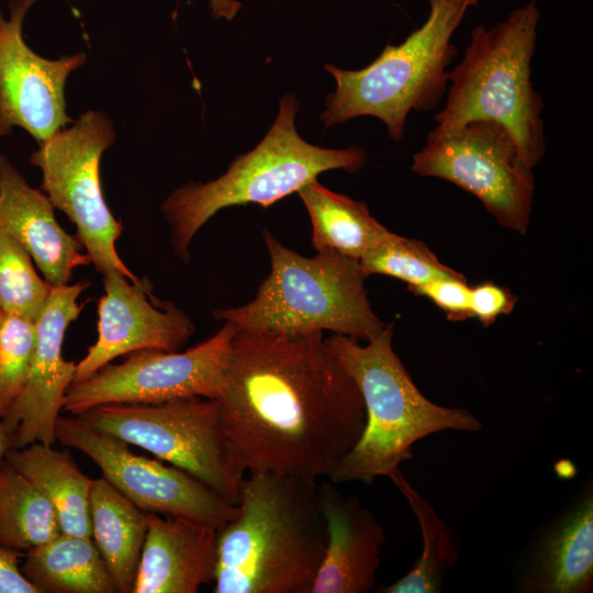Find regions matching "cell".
I'll return each mask as SVG.
<instances>
[{"mask_svg":"<svg viewBox=\"0 0 593 593\" xmlns=\"http://www.w3.org/2000/svg\"><path fill=\"white\" fill-rule=\"evenodd\" d=\"M216 401L246 473L328 477L366 423L356 382L318 331L238 328Z\"/></svg>","mask_w":593,"mask_h":593,"instance_id":"obj_1","label":"cell"},{"mask_svg":"<svg viewBox=\"0 0 593 593\" xmlns=\"http://www.w3.org/2000/svg\"><path fill=\"white\" fill-rule=\"evenodd\" d=\"M217 529L214 593H311L327 532L317 480L253 472Z\"/></svg>","mask_w":593,"mask_h":593,"instance_id":"obj_2","label":"cell"},{"mask_svg":"<svg viewBox=\"0 0 593 593\" xmlns=\"http://www.w3.org/2000/svg\"><path fill=\"white\" fill-rule=\"evenodd\" d=\"M393 333L390 323L367 345L338 334L324 339L356 382L366 413L360 438L328 475L334 484L390 479L412 458L416 441L443 430L474 433L482 426L469 411L436 404L418 390L393 350Z\"/></svg>","mask_w":593,"mask_h":593,"instance_id":"obj_3","label":"cell"},{"mask_svg":"<svg viewBox=\"0 0 593 593\" xmlns=\"http://www.w3.org/2000/svg\"><path fill=\"white\" fill-rule=\"evenodd\" d=\"M540 11L536 0L493 27L478 25L460 63L448 71V97L434 118L446 130L491 120L512 134L522 160L537 166L546 149L544 100L532 81Z\"/></svg>","mask_w":593,"mask_h":593,"instance_id":"obj_4","label":"cell"},{"mask_svg":"<svg viewBox=\"0 0 593 593\" xmlns=\"http://www.w3.org/2000/svg\"><path fill=\"white\" fill-rule=\"evenodd\" d=\"M296 112L294 96L287 94L275 123L254 149L236 157L217 179L187 183L164 201L171 246L182 261L190 260L193 237L220 210L247 203L267 208L322 172H355L366 165L367 154L360 147L323 148L305 142L295 130Z\"/></svg>","mask_w":593,"mask_h":593,"instance_id":"obj_5","label":"cell"},{"mask_svg":"<svg viewBox=\"0 0 593 593\" xmlns=\"http://www.w3.org/2000/svg\"><path fill=\"white\" fill-rule=\"evenodd\" d=\"M262 237L270 272L254 300L216 310L215 318L240 329L305 333L331 331L366 340L385 324L373 312L359 261L333 254L304 257L279 242L268 230Z\"/></svg>","mask_w":593,"mask_h":593,"instance_id":"obj_6","label":"cell"},{"mask_svg":"<svg viewBox=\"0 0 593 593\" xmlns=\"http://www.w3.org/2000/svg\"><path fill=\"white\" fill-rule=\"evenodd\" d=\"M480 0H429L424 24L399 45L388 44L359 70L325 65L336 80L322 114L325 127L370 115L380 119L393 141L403 138L411 111L435 110L447 90L457 54L451 42L469 8Z\"/></svg>","mask_w":593,"mask_h":593,"instance_id":"obj_7","label":"cell"},{"mask_svg":"<svg viewBox=\"0 0 593 593\" xmlns=\"http://www.w3.org/2000/svg\"><path fill=\"white\" fill-rule=\"evenodd\" d=\"M80 416L238 503L246 472L232 451L216 400L195 396L160 403H110Z\"/></svg>","mask_w":593,"mask_h":593,"instance_id":"obj_8","label":"cell"},{"mask_svg":"<svg viewBox=\"0 0 593 593\" xmlns=\"http://www.w3.org/2000/svg\"><path fill=\"white\" fill-rule=\"evenodd\" d=\"M115 139L112 121L100 111H87L46 141L30 156L41 169L42 190L54 208L77 227L76 237L101 275L116 270L138 286H149L123 262L115 248L123 225L105 203L100 161Z\"/></svg>","mask_w":593,"mask_h":593,"instance_id":"obj_9","label":"cell"},{"mask_svg":"<svg viewBox=\"0 0 593 593\" xmlns=\"http://www.w3.org/2000/svg\"><path fill=\"white\" fill-rule=\"evenodd\" d=\"M411 169L470 192L501 226L526 233L534 200L533 169L499 122L474 120L452 128L435 127L413 155Z\"/></svg>","mask_w":593,"mask_h":593,"instance_id":"obj_10","label":"cell"},{"mask_svg":"<svg viewBox=\"0 0 593 593\" xmlns=\"http://www.w3.org/2000/svg\"><path fill=\"white\" fill-rule=\"evenodd\" d=\"M224 322L213 336L186 351H134L123 362H110L90 378L72 382L63 410L81 415L110 403H160L195 396L216 400L238 331L236 324Z\"/></svg>","mask_w":593,"mask_h":593,"instance_id":"obj_11","label":"cell"},{"mask_svg":"<svg viewBox=\"0 0 593 593\" xmlns=\"http://www.w3.org/2000/svg\"><path fill=\"white\" fill-rule=\"evenodd\" d=\"M55 439L87 455L118 491L146 513L184 517L215 528L234 518L237 504L172 465L135 455L124 440L80 415L59 416Z\"/></svg>","mask_w":593,"mask_h":593,"instance_id":"obj_12","label":"cell"},{"mask_svg":"<svg viewBox=\"0 0 593 593\" xmlns=\"http://www.w3.org/2000/svg\"><path fill=\"white\" fill-rule=\"evenodd\" d=\"M38 0H13L10 16L0 10V136L25 130L38 144L74 121L66 112L65 86L86 55L46 59L25 43L23 22Z\"/></svg>","mask_w":593,"mask_h":593,"instance_id":"obj_13","label":"cell"},{"mask_svg":"<svg viewBox=\"0 0 593 593\" xmlns=\"http://www.w3.org/2000/svg\"><path fill=\"white\" fill-rule=\"evenodd\" d=\"M89 284L79 281L53 287L35 321L36 343L25 384L1 418L14 438L12 448L56 441V423L77 370V363L63 358L61 346L68 326L85 306L78 298Z\"/></svg>","mask_w":593,"mask_h":593,"instance_id":"obj_14","label":"cell"},{"mask_svg":"<svg viewBox=\"0 0 593 593\" xmlns=\"http://www.w3.org/2000/svg\"><path fill=\"white\" fill-rule=\"evenodd\" d=\"M103 276L98 304V338L77 363L74 382L83 381L115 358L145 349L176 351L194 333L190 316L112 270Z\"/></svg>","mask_w":593,"mask_h":593,"instance_id":"obj_15","label":"cell"},{"mask_svg":"<svg viewBox=\"0 0 593 593\" xmlns=\"http://www.w3.org/2000/svg\"><path fill=\"white\" fill-rule=\"evenodd\" d=\"M327 540L311 593H369L376 588L382 525L359 499L345 496L333 482L318 483Z\"/></svg>","mask_w":593,"mask_h":593,"instance_id":"obj_16","label":"cell"},{"mask_svg":"<svg viewBox=\"0 0 593 593\" xmlns=\"http://www.w3.org/2000/svg\"><path fill=\"white\" fill-rule=\"evenodd\" d=\"M54 209L47 195L32 188L0 153V228L27 250L44 279L58 287L68 283L77 267L91 260L81 253L77 237L59 225Z\"/></svg>","mask_w":593,"mask_h":593,"instance_id":"obj_17","label":"cell"},{"mask_svg":"<svg viewBox=\"0 0 593 593\" xmlns=\"http://www.w3.org/2000/svg\"><path fill=\"white\" fill-rule=\"evenodd\" d=\"M217 528L147 513V534L133 593H195L214 581Z\"/></svg>","mask_w":593,"mask_h":593,"instance_id":"obj_18","label":"cell"},{"mask_svg":"<svg viewBox=\"0 0 593 593\" xmlns=\"http://www.w3.org/2000/svg\"><path fill=\"white\" fill-rule=\"evenodd\" d=\"M593 584L591 488L557 519L536 546L522 579L528 593H589Z\"/></svg>","mask_w":593,"mask_h":593,"instance_id":"obj_19","label":"cell"},{"mask_svg":"<svg viewBox=\"0 0 593 593\" xmlns=\"http://www.w3.org/2000/svg\"><path fill=\"white\" fill-rule=\"evenodd\" d=\"M91 538L120 593H133L147 534V513L107 479L92 481L89 497Z\"/></svg>","mask_w":593,"mask_h":593,"instance_id":"obj_20","label":"cell"},{"mask_svg":"<svg viewBox=\"0 0 593 593\" xmlns=\"http://www.w3.org/2000/svg\"><path fill=\"white\" fill-rule=\"evenodd\" d=\"M43 443L11 448L5 459L52 504L63 534L91 538L89 497L92 481L68 451Z\"/></svg>","mask_w":593,"mask_h":593,"instance_id":"obj_21","label":"cell"},{"mask_svg":"<svg viewBox=\"0 0 593 593\" xmlns=\"http://www.w3.org/2000/svg\"><path fill=\"white\" fill-rule=\"evenodd\" d=\"M298 194L312 224L311 244L317 254L360 260L392 232L373 217L362 201L336 193L316 179Z\"/></svg>","mask_w":593,"mask_h":593,"instance_id":"obj_22","label":"cell"},{"mask_svg":"<svg viewBox=\"0 0 593 593\" xmlns=\"http://www.w3.org/2000/svg\"><path fill=\"white\" fill-rule=\"evenodd\" d=\"M23 558L20 569L38 593L118 592L92 538L60 533Z\"/></svg>","mask_w":593,"mask_h":593,"instance_id":"obj_23","label":"cell"},{"mask_svg":"<svg viewBox=\"0 0 593 593\" xmlns=\"http://www.w3.org/2000/svg\"><path fill=\"white\" fill-rule=\"evenodd\" d=\"M416 516L423 550L410 571L398 581L379 586V593H438L448 571L456 564L459 551L452 530L434 507L406 481L401 470L391 478Z\"/></svg>","mask_w":593,"mask_h":593,"instance_id":"obj_24","label":"cell"},{"mask_svg":"<svg viewBox=\"0 0 593 593\" xmlns=\"http://www.w3.org/2000/svg\"><path fill=\"white\" fill-rule=\"evenodd\" d=\"M60 533L52 504L4 458L0 465V546L26 552Z\"/></svg>","mask_w":593,"mask_h":593,"instance_id":"obj_25","label":"cell"},{"mask_svg":"<svg viewBox=\"0 0 593 593\" xmlns=\"http://www.w3.org/2000/svg\"><path fill=\"white\" fill-rule=\"evenodd\" d=\"M359 265L366 278L389 276L406 282L410 290L436 279L460 275L443 265L423 242L395 233L368 251Z\"/></svg>","mask_w":593,"mask_h":593,"instance_id":"obj_26","label":"cell"},{"mask_svg":"<svg viewBox=\"0 0 593 593\" xmlns=\"http://www.w3.org/2000/svg\"><path fill=\"white\" fill-rule=\"evenodd\" d=\"M36 272L27 250L0 228V307L36 321L52 291Z\"/></svg>","mask_w":593,"mask_h":593,"instance_id":"obj_27","label":"cell"},{"mask_svg":"<svg viewBox=\"0 0 593 593\" xmlns=\"http://www.w3.org/2000/svg\"><path fill=\"white\" fill-rule=\"evenodd\" d=\"M36 343L35 322L3 313L0 318V418L22 391Z\"/></svg>","mask_w":593,"mask_h":593,"instance_id":"obj_28","label":"cell"},{"mask_svg":"<svg viewBox=\"0 0 593 593\" xmlns=\"http://www.w3.org/2000/svg\"><path fill=\"white\" fill-rule=\"evenodd\" d=\"M470 288L466 278L459 276L440 278L414 288L411 291L429 299L447 316L449 321L458 322L471 317Z\"/></svg>","mask_w":593,"mask_h":593,"instance_id":"obj_29","label":"cell"},{"mask_svg":"<svg viewBox=\"0 0 593 593\" xmlns=\"http://www.w3.org/2000/svg\"><path fill=\"white\" fill-rule=\"evenodd\" d=\"M516 302L515 294L492 281L470 288L471 317H477L484 326L493 324L501 315L510 314Z\"/></svg>","mask_w":593,"mask_h":593,"instance_id":"obj_30","label":"cell"},{"mask_svg":"<svg viewBox=\"0 0 593 593\" xmlns=\"http://www.w3.org/2000/svg\"><path fill=\"white\" fill-rule=\"evenodd\" d=\"M22 551L0 546V593H38L20 569Z\"/></svg>","mask_w":593,"mask_h":593,"instance_id":"obj_31","label":"cell"},{"mask_svg":"<svg viewBox=\"0 0 593 593\" xmlns=\"http://www.w3.org/2000/svg\"><path fill=\"white\" fill-rule=\"evenodd\" d=\"M240 7V2L236 0H210L212 15L216 19L224 18L230 21L236 15Z\"/></svg>","mask_w":593,"mask_h":593,"instance_id":"obj_32","label":"cell"},{"mask_svg":"<svg viewBox=\"0 0 593 593\" xmlns=\"http://www.w3.org/2000/svg\"><path fill=\"white\" fill-rule=\"evenodd\" d=\"M14 438L0 422V465L4 460L5 454L13 447Z\"/></svg>","mask_w":593,"mask_h":593,"instance_id":"obj_33","label":"cell"},{"mask_svg":"<svg viewBox=\"0 0 593 593\" xmlns=\"http://www.w3.org/2000/svg\"><path fill=\"white\" fill-rule=\"evenodd\" d=\"M2 315H3V312H2V310H1V307H0V318H1Z\"/></svg>","mask_w":593,"mask_h":593,"instance_id":"obj_34","label":"cell"}]
</instances>
